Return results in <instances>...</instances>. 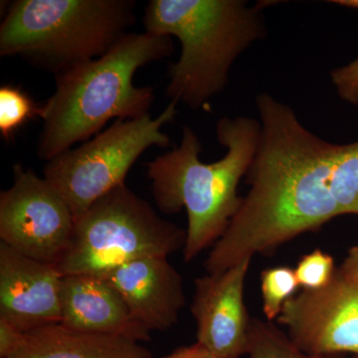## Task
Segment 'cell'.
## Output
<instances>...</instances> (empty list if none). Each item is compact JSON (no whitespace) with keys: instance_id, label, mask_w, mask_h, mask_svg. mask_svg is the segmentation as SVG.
Returning <instances> with one entry per match:
<instances>
[{"instance_id":"obj_1","label":"cell","mask_w":358,"mask_h":358,"mask_svg":"<svg viewBox=\"0 0 358 358\" xmlns=\"http://www.w3.org/2000/svg\"><path fill=\"white\" fill-rule=\"evenodd\" d=\"M178 147L147 164L152 194L160 211L187 214L186 263L223 236L243 202L238 186L255 157L261 122L254 117H224L216 126L217 140L226 154L217 162L199 159L202 145L190 127L183 128Z\"/></svg>"},{"instance_id":"obj_2","label":"cell","mask_w":358,"mask_h":358,"mask_svg":"<svg viewBox=\"0 0 358 358\" xmlns=\"http://www.w3.org/2000/svg\"><path fill=\"white\" fill-rule=\"evenodd\" d=\"M173 52L171 37L128 33L101 57L57 75L55 92L42 105L40 159L49 162L75 143L88 141L110 120L150 114L154 90L136 87L134 74Z\"/></svg>"},{"instance_id":"obj_3","label":"cell","mask_w":358,"mask_h":358,"mask_svg":"<svg viewBox=\"0 0 358 358\" xmlns=\"http://www.w3.org/2000/svg\"><path fill=\"white\" fill-rule=\"evenodd\" d=\"M264 6L245 0L148 2L145 32L176 37L181 45L178 60L169 65L166 96L199 110L220 94L237 58L267 36Z\"/></svg>"},{"instance_id":"obj_4","label":"cell","mask_w":358,"mask_h":358,"mask_svg":"<svg viewBox=\"0 0 358 358\" xmlns=\"http://www.w3.org/2000/svg\"><path fill=\"white\" fill-rule=\"evenodd\" d=\"M131 0H16L0 26V55L55 76L101 57L128 34Z\"/></svg>"},{"instance_id":"obj_5","label":"cell","mask_w":358,"mask_h":358,"mask_svg":"<svg viewBox=\"0 0 358 358\" xmlns=\"http://www.w3.org/2000/svg\"><path fill=\"white\" fill-rule=\"evenodd\" d=\"M186 230L160 217L126 183L117 186L75 223L59 261L61 275H101L143 257H169L185 248Z\"/></svg>"},{"instance_id":"obj_6","label":"cell","mask_w":358,"mask_h":358,"mask_svg":"<svg viewBox=\"0 0 358 358\" xmlns=\"http://www.w3.org/2000/svg\"><path fill=\"white\" fill-rule=\"evenodd\" d=\"M178 103L171 101L155 119L117 120L109 129L77 148L47 162L44 178L60 193L75 220L96 200L124 185L129 169L148 148H167L171 138L162 128L173 122Z\"/></svg>"},{"instance_id":"obj_7","label":"cell","mask_w":358,"mask_h":358,"mask_svg":"<svg viewBox=\"0 0 358 358\" xmlns=\"http://www.w3.org/2000/svg\"><path fill=\"white\" fill-rule=\"evenodd\" d=\"M72 211L56 188L32 169L13 167V183L0 193V239L23 255L57 265L74 232Z\"/></svg>"},{"instance_id":"obj_8","label":"cell","mask_w":358,"mask_h":358,"mask_svg":"<svg viewBox=\"0 0 358 358\" xmlns=\"http://www.w3.org/2000/svg\"><path fill=\"white\" fill-rule=\"evenodd\" d=\"M277 322L307 355L358 357V286L341 267L324 288L303 289L289 298Z\"/></svg>"},{"instance_id":"obj_9","label":"cell","mask_w":358,"mask_h":358,"mask_svg":"<svg viewBox=\"0 0 358 358\" xmlns=\"http://www.w3.org/2000/svg\"><path fill=\"white\" fill-rule=\"evenodd\" d=\"M252 259L220 274H207L194 281L192 310L196 343L227 358L248 353L251 320L244 301L245 281Z\"/></svg>"},{"instance_id":"obj_10","label":"cell","mask_w":358,"mask_h":358,"mask_svg":"<svg viewBox=\"0 0 358 358\" xmlns=\"http://www.w3.org/2000/svg\"><path fill=\"white\" fill-rule=\"evenodd\" d=\"M63 275L0 243V317L27 334L61 322Z\"/></svg>"},{"instance_id":"obj_11","label":"cell","mask_w":358,"mask_h":358,"mask_svg":"<svg viewBox=\"0 0 358 358\" xmlns=\"http://www.w3.org/2000/svg\"><path fill=\"white\" fill-rule=\"evenodd\" d=\"M122 296L131 317L148 331H166L185 306L182 277L167 257L150 256L98 275Z\"/></svg>"},{"instance_id":"obj_12","label":"cell","mask_w":358,"mask_h":358,"mask_svg":"<svg viewBox=\"0 0 358 358\" xmlns=\"http://www.w3.org/2000/svg\"><path fill=\"white\" fill-rule=\"evenodd\" d=\"M61 324L81 333L148 341L150 331L136 324L122 296L96 275H64L61 288Z\"/></svg>"},{"instance_id":"obj_13","label":"cell","mask_w":358,"mask_h":358,"mask_svg":"<svg viewBox=\"0 0 358 358\" xmlns=\"http://www.w3.org/2000/svg\"><path fill=\"white\" fill-rule=\"evenodd\" d=\"M10 358H152L138 341L122 336L81 333L61 324L26 334Z\"/></svg>"},{"instance_id":"obj_14","label":"cell","mask_w":358,"mask_h":358,"mask_svg":"<svg viewBox=\"0 0 358 358\" xmlns=\"http://www.w3.org/2000/svg\"><path fill=\"white\" fill-rule=\"evenodd\" d=\"M317 162L322 183L341 215H358V141L345 145L322 141Z\"/></svg>"},{"instance_id":"obj_15","label":"cell","mask_w":358,"mask_h":358,"mask_svg":"<svg viewBox=\"0 0 358 358\" xmlns=\"http://www.w3.org/2000/svg\"><path fill=\"white\" fill-rule=\"evenodd\" d=\"M249 358H348L345 355H310L299 350L274 322L251 320Z\"/></svg>"},{"instance_id":"obj_16","label":"cell","mask_w":358,"mask_h":358,"mask_svg":"<svg viewBox=\"0 0 358 358\" xmlns=\"http://www.w3.org/2000/svg\"><path fill=\"white\" fill-rule=\"evenodd\" d=\"M42 106L38 105L14 85H2L0 88V134L6 141L14 136L30 120L41 117Z\"/></svg>"},{"instance_id":"obj_17","label":"cell","mask_w":358,"mask_h":358,"mask_svg":"<svg viewBox=\"0 0 358 358\" xmlns=\"http://www.w3.org/2000/svg\"><path fill=\"white\" fill-rule=\"evenodd\" d=\"M294 268L277 266L266 268L261 274L263 312L268 322L278 319L285 303L294 296L299 288Z\"/></svg>"},{"instance_id":"obj_18","label":"cell","mask_w":358,"mask_h":358,"mask_svg":"<svg viewBox=\"0 0 358 358\" xmlns=\"http://www.w3.org/2000/svg\"><path fill=\"white\" fill-rule=\"evenodd\" d=\"M336 270L333 256L315 249L301 257L294 268V274L303 289H317L324 288L331 282Z\"/></svg>"},{"instance_id":"obj_19","label":"cell","mask_w":358,"mask_h":358,"mask_svg":"<svg viewBox=\"0 0 358 358\" xmlns=\"http://www.w3.org/2000/svg\"><path fill=\"white\" fill-rule=\"evenodd\" d=\"M336 94L343 102L358 106V57L329 73Z\"/></svg>"},{"instance_id":"obj_20","label":"cell","mask_w":358,"mask_h":358,"mask_svg":"<svg viewBox=\"0 0 358 358\" xmlns=\"http://www.w3.org/2000/svg\"><path fill=\"white\" fill-rule=\"evenodd\" d=\"M26 333L0 317V358H10L25 341Z\"/></svg>"},{"instance_id":"obj_21","label":"cell","mask_w":358,"mask_h":358,"mask_svg":"<svg viewBox=\"0 0 358 358\" xmlns=\"http://www.w3.org/2000/svg\"><path fill=\"white\" fill-rule=\"evenodd\" d=\"M160 358H227L221 357L199 343L192 345L180 346L173 352Z\"/></svg>"},{"instance_id":"obj_22","label":"cell","mask_w":358,"mask_h":358,"mask_svg":"<svg viewBox=\"0 0 358 358\" xmlns=\"http://www.w3.org/2000/svg\"><path fill=\"white\" fill-rule=\"evenodd\" d=\"M341 268L358 286V245L348 250Z\"/></svg>"},{"instance_id":"obj_23","label":"cell","mask_w":358,"mask_h":358,"mask_svg":"<svg viewBox=\"0 0 358 358\" xmlns=\"http://www.w3.org/2000/svg\"><path fill=\"white\" fill-rule=\"evenodd\" d=\"M327 2L331 4H336V6L358 10V0H331V1Z\"/></svg>"},{"instance_id":"obj_24","label":"cell","mask_w":358,"mask_h":358,"mask_svg":"<svg viewBox=\"0 0 358 358\" xmlns=\"http://www.w3.org/2000/svg\"><path fill=\"white\" fill-rule=\"evenodd\" d=\"M357 358H358V357H357Z\"/></svg>"}]
</instances>
